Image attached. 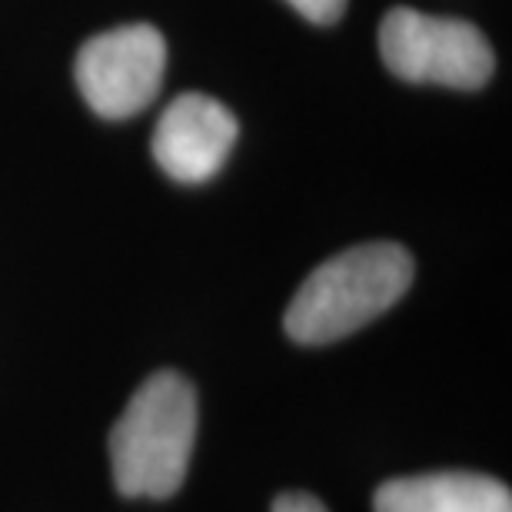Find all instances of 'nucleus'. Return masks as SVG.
<instances>
[{"label":"nucleus","instance_id":"1","mask_svg":"<svg viewBox=\"0 0 512 512\" xmlns=\"http://www.w3.org/2000/svg\"><path fill=\"white\" fill-rule=\"evenodd\" d=\"M413 273V256L399 243H363L336 253L306 276L286 306V333L303 346L343 340L403 300Z\"/></svg>","mask_w":512,"mask_h":512},{"label":"nucleus","instance_id":"2","mask_svg":"<svg viewBox=\"0 0 512 512\" xmlns=\"http://www.w3.org/2000/svg\"><path fill=\"white\" fill-rule=\"evenodd\" d=\"M197 443V389L160 370L140 383L110 433L114 483L130 499H170L187 479Z\"/></svg>","mask_w":512,"mask_h":512},{"label":"nucleus","instance_id":"3","mask_svg":"<svg viewBox=\"0 0 512 512\" xmlns=\"http://www.w3.org/2000/svg\"><path fill=\"white\" fill-rule=\"evenodd\" d=\"M380 54L399 80L453 90H479L496 67L493 47L473 24L413 7H396L383 17Z\"/></svg>","mask_w":512,"mask_h":512},{"label":"nucleus","instance_id":"4","mask_svg":"<svg viewBox=\"0 0 512 512\" xmlns=\"http://www.w3.org/2000/svg\"><path fill=\"white\" fill-rule=\"evenodd\" d=\"M167 70V44L150 24H124L90 37L77 54V87L107 120L140 114L157 97Z\"/></svg>","mask_w":512,"mask_h":512},{"label":"nucleus","instance_id":"5","mask_svg":"<svg viewBox=\"0 0 512 512\" xmlns=\"http://www.w3.org/2000/svg\"><path fill=\"white\" fill-rule=\"evenodd\" d=\"M237 117L207 94H183L153 130V160L180 183H203L227 163L237 143Z\"/></svg>","mask_w":512,"mask_h":512},{"label":"nucleus","instance_id":"6","mask_svg":"<svg viewBox=\"0 0 512 512\" xmlns=\"http://www.w3.org/2000/svg\"><path fill=\"white\" fill-rule=\"evenodd\" d=\"M373 512H512V493L483 473H423L383 483Z\"/></svg>","mask_w":512,"mask_h":512},{"label":"nucleus","instance_id":"7","mask_svg":"<svg viewBox=\"0 0 512 512\" xmlns=\"http://www.w3.org/2000/svg\"><path fill=\"white\" fill-rule=\"evenodd\" d=\"M286 4L313 24H336L346 10V0H286Z\"/></svg>","mask_w":512,"mask_h":512},{"label":"nucleus","instance_id":"8","mask_svg":"<svg viewBox=\"0 0 512 512\" xmlns=\"http://www.w3.org/2000/svg\"><path fill=\"white\" fill-rule=\"evenodd\" d=\"M273 512H326V506L310 493H283L276 496Z\"/></svg>","mask_w":512,"mask_h":512}]
</instances>
